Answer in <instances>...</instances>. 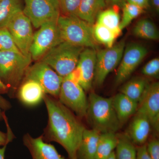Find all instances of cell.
Returning <instances> with one entry per match:
<instances>
[{
	"instance_id": "41",
	"label": "cell",
	"mask_w": 159,
	"mask_h": 159,
	"mask_svg": "<svg viewBox=\"0 0 159 159\" xmlns=\"http://www.w3.org/2000/svg\"><path fill=\"white\" fill-rule=\"evenodd\" d=\"M106 159H116V155H115V151H114Z\"/></svg>"
},
{
	"instance_id": "9",
	"label": "cell",
	"mask_w": 159,
	"mask_h": 159,
	"mask_svg": "<svg viewBox=\"0 0 159 159\" xmlns=\"http://www.w3.org/2000/svg\"><path fill=\"white\" fill-rule=\"evenodd\" d=\"M25 3L23 12L36 29L48 22L58 20L61 15L58 0H25Z\"/></svg>"
},
{
	"instance_id": "10",
	"label": "cell",
	"mask_w": 159,
	"mask_h": 159,
	"mask_svg": "<svg viewBox=\"0 0 159 159\" xmlns=\"http://www.w3.org/2000/svg\"><path fill=\"white\" fill-rule=\"evenodd\" d=\"M63 78L45 63L39 61L29 67L24 80L32 79L37 81L46 94L58 98Z\"/></svg>"
},
{
	"instance_id": "42",
	"label": "cell",
	"mask_w": 159,
	"mask_h": 159,
	"mask_svg": "<svg viewBox=\"0 0 159 159\" xmlns=\"http://www.w3.org/2000/svg\"><path fill=\"white\" fill-rule=\"evenodd\" d=\"M2 0H0V2H1V1H2Z\"/></svg>"
},
{
	"instance_id": "25",
	"label": "cell",
	"mask_w": 159,
	"mask_h": 159,
	"mask_svg": "<svg viewBox=\"0 0 159 159\" xmlns=\"http://www.w3.org/2000/svg\"><path fill=\"white\" fill-rule=\"evenodd\" d=\"M22 10L21 0H2L0 2V28L6 27L11 18Z\"/></svg>"
},
{
	"instance_id": "12",
	"label": "cell",
	"mask_w": 159,
	"mask_h": 159,
	"mask_svg": "<svg viewBox=\"0 0 159 159\" xmlns=\"http://www.w3.org/2000/svg\"><path fill=\"white\" fill-rule=\"evenodd\" d=\"M148 53L147 49L140 44L131 43L125 46L117 70L116 84L119 85L128 80Z\"/></svg>"
},
{
	"instance_id": "15",
	"label": "cell",
	"mask_w": 159,
	"mask_h": 159,
	"mask_svg": "<svg viewBox=\"0 0 159 159\" xmlns=\"http://www.w3.org/2000/svg\"><path fill=\"white\" fill-rule=\"evenodd\" d=\"M97 50L85 48L80 54L77 66L80 72L79 84L85 92L90 90L93 84Z\"/></svg>"
},
{
	"instance_id": "17",
	"label": "cell",
	"mask_w": 159,
	"mask_h": 159,
	"mask_svg": "<svg viewBox=\"0 0 159 159\" xmlns=\"http://www.w3.org/2000/svg\"><path fill=\"white\" fill-rule=\"evenodd\" d=\"M18 87L17 97L22 103L28 106H34L43 99L46 93L37 81L32 79L23 80Z\"/></svg>"
},
{
	"instance_id": "39",
	"label": "cell",
	"mask_w": 159,
	"mask_h": 159,
	"mask_svg": "<svg viewBox=\"0 0 159 159\" xmlns=\"http://www.w3.org/2000/svg\"><path fill=\"white\" fill-rule=\"evenodd\" d=\"M9 92V89L1 80L0 78V94L7 93Z\"/></svg>"
},
{
	"instance_id": "34",
	"label": "cell",
	"mask_w": 159,
	"mask_h": 159,
	"mask_svg": "<svg viewBox=\"0 0 159 159\" xmlns=\"http://www.w3.org/2000/svg\"><path fill=\"white\" fill-rule=\"evenodd\" d=\"M10 102L0 94V121H2L6 117L5 112L11 108Z\"/></svg>"
},
{
	"instance_id": "28",
	"label": "cell",
	"mask_w": 159,
	"mask_h": 159,
	"mask_svg": "<svg viewBox=\"0 0 159 159\" xmlns=\"http://www.w3.org/2000/svg\"><path fill=\"white\" fill-rule=\"evenodd\" d=\"M122 18L119 25L122 31L144 11V9L142 8L125 2L122 5Z\"/></svg>"
},
{
	"instance_id": "31",
	"label": "cell",
	"mask_w": 159,
	"mask_h": 159,
	"mask_svg": "<svg viewBox=\"0 0 159 159\" xmlns=\"http://www.w3.org/2000/svg\"><path fill=\"white\" fill-rule=\"evenodd\" d=\"M142 73L143 75L146 77L158 78L159 57H155L148 61L142 68Z\"/></svg>"
},
{
	"instance_id": "7",
	"label": "cell",
	"mask_w": 159,
	"mask_h": 159,
	"mask_svg": "<svg viewBox=\"0 0 159 159\" xmlns=\"http://www.w3.org/2000/svg\"><path fill=\"white\" fill-rule=\"evenodd\" d=\"M125 47V39L121 40L111 48L97 51V60L93 84L101 87L110 73L119 65Z\"/></svg>"
},
{
	"instance_id": "18",
	"label": "cell",
	"mask_w": 159,
	"mask_h": 159,
	"mask_svg": "<svg viewBox=\"0 0 159 159\" xmlns=\"http://www.w3.org/2000/svg\"><path fill=\"white\" fill-rule=\"evenodd\" d=\"M100 134L93 129H84L76 153L77 159H95Z\"/></svg>"
},
{
	"instance_id": "35",
	"label": "cell",
	"mask_w": 159,
	"mask_h": 159,
	"mask_svg": "<svg viewBox=\"0 0 159 159\" xmlns=\"http://www.w3.org/2000/svg\"><path fill=\"white\" fill-rule=\"evenodd\" d=\"M136 159H152L147 152L146 144L140 146H136Z\"/></svg>"
},
{
	"instance_id": "22",
	"label": "cell",
	"mask_w": 159,
	"mask_h": 159,
	"mask_svg": "<svg viewBox=\"0 0 159 159\" xmlns=\"http://www.w3.org/2000/svg\"><path fill=\"white\" fill-rule=\"evenodd\" d=\"M118 143L116 133L100 134L95 159H106L115 151Z\"/></svg>"
},
{
	"instance_id": "3",
	"label": "cell",
	"mask_w": 159,
	"mask_h": 159,
	"mask_svg": "<svg viewBox=\"0 0 159 159\" xmlns=\"http://www.w3.org/2000/svg\"><path fill=\"white\" fill-rule=\"evenodd\" d=\"M63 41L97 50L98 46L94 37L93 25L77 16L61 15L57 20Z\"/></svg>"
},
{
	"instance_id": "21",
	"label": "cell",
	"mask_w": 159,
	"mask_h": 159,
	"mask_svg": "<svg viewBox=\"0 0 159 159\" xmlns=\"http://www.w3.org/2000/svg\"><path fill=\"white\" fill-rule=\"evenodd\" d=\"M144 77H136L125 83L120 89V93L134 101L139 102L149 84Z\"/></svg>"
},
{
	"instance_id": "38",
	"label": "cell",
	"mask_w": 159,
	"mask_h": 159,
	"mask_svg": "<svg viewBox=\"0 0 159 159\" xmlns=\"http://www.w3.org/2000/svg\"><path fill=\"white\" fill-rule=\"evenodd\" d=\"M106 3L107 4L114 6H118V5H122L123 3L125 2V0H105Z\"/></svg>"
},
{
	"instance_id": "26",
	"label": "cell",
	"mask_w": 159,
	"mask_h": 159,
	"mask_svg": "<svg viewBox=\"0 0 159 159\" xmlns=\"http://www.w3.org/2000/svg\"><path fill=\"white\" fill-rule=\"evenodd\" d=\"M121 18L120 14L115 8H109L100 11L97 16L96 23L100 24L113 30L118 34H121L119 28Z\"/></svg>"
},
{
	"instance_id": "36",
	"label": "cell",
	"mask_w": 159,
	"mask_h": 159,
	"mask_svg": "<svg viewBox=\"0 0 159 159\" xmlns=\"http://www.w3.org/2000/svg\"><path fill=\"white\" fill-rule=\"evenodd\" d=\"M125 2L140 7L143 9H148L150 6L149 0H125Z\"/></svg>"
},
{
	"instance_id": "5",
	"label": "cell",
	"mask_w": 159,
	"mask_h": 159,
	"mask_svg": "<svg viewBox=\"0 0 159 159\" xmlns=\"http://www.w3.org/2000/svg\"><path fill=\"white\" fill-rule=\"evenodd\" d=\"M32 61L31 55L25 56L14 51H0V78L10 89L18 88Z\"/></svg>"
},
{
	"instance_id": "16",
	"label": "cell",
	"mask_w": 159,
	"mask_h": 159,
	"mask_svg": "<svg viewBox=\"0 0 159 159\" xmlns=\"http://www.w3.org/2000/svg\"><path fill=\"white\" fill-rule=\"evenodd\" d=\"M152 129L148 118L136 112L134 115L125 134L136 146H140L147 143Z\"/></svg>"
},
{
	"instance_id": "43",
	"label": "cell",
	"mask_w": 159,
	"mask_h": 159,
	"mask_svg": "<svg viewBox=\"0 0 159 159\" xmlns=\"http://www.w3.org/2000/svg\"></svg>"
},
{
	"instance_id": "4",
	"label": "cell",
	"mask_w": 159,
	"mask_h": 159,
	"mask_svg": "<svg viewBox=\"0 0 159 159\" xmlns=\"http://www.w3.org/2000/svg\"><path fill=\"white\" fill-rule=\"evenodd\" d=\"M85 48L63 41L49 51L40 60L65 77L76 68Z\"/></svg>"
},
{
	"instance_id": "6",
	"label": "cell",
	"mask_w": 159,
	"mask_h": 159,
	"mask_svg": "<svg viewBox=\"0 0 159 159\" xmlns=\"http://www.w3.org/2000/svg\"><path fill=\"white\" fill-rule=\"evenodd\" d=\"M57 99L78 118L86 116L88 100L85 91L79 83L69 75L64 77Z\"/></svg>"
},
{
	"instance_id": "14",
	"label": "cell",
	"mask_w": 159,
	"mask_h": 159,
	"mask_svg": "<svg viewBox=\"0 0 159 159\" xmlns=\"http://www.w3.org/2000/svg\"><path fill=\"white\" fill-rule=\"evenodd\" d=\"M24 145L29 149L32 159H66L52 144L45 142L43 136L33 138L26 134L23 138Z\"/></svg>"
},
{
	"instance_id": "37",
	"label": "cell",
	"mask_w": 159,
	"mask_h": 159,
	"mask_svg": "<svg viewBox=\"0 0 159 159\" xmlns=\"http://www.w3.org/2000/svg\"><path fill=\"white\" fill-rule=\"evenodd\" d=\"M149 5H151L157 13L159 12V0H149Z\"/></svg>"
},
{
	"instance_id": "24",
	"label": "cell",
	"mask_w": 159,
	"mask_h": 159,
	"mask_svg": "<svg viewBox=\"0 0 159 159\" xmlns=\"http://www.w3.org/2000/svg\"><path fill=\"white\" fill-rule=\"evenodd\" d=\"M118 143L115 151L116 159H136V146L126 134H117Z\"/></svg>"
},
{
	"instance_id": "30",
	"label": "cell",
	"mask_w": 159,
	"mask_h": 159,
	"mask_svg": "<svg viewBox=\"0 0 159 159\" xmlns=\"http://www.w3.org/2000/svg\"><path fill=\"white\" fill-rule=\"evenodd\" d=\"M58 2L62 15L77 16L81 0H58Z\"/></svg>"
},
{
	"instance_id": "19",
	"label": "cell",
	"mask_w": 159,
	"mask_h": 159,
	"mask_svg": "<svg viewBox=\"0 0 159 159\" xmlns=\"http://www.w3.org/2000/svg\"><path fill=\"white\" fill-rule=\"evenodd\" d=\"M113 105L121 124L136 113L138 102L119 93L112 97Z\"/></svg>"
},
{
	"instance_id": "8",
	"label": "cell",
	"mask_w": 159,
	"mask_h": 159,
	"mask_svg": "<svg viewBox=\"0 0 159 159\" xmlns=\"http://www.w3.org/2000/svg\"><path fill=\"white\" fill-rule=\"evenodd\" d=\"M62 42L57 21L45 23L34 33L30 49L32 60H40L49 51Z\"/></svg>"
},
{
	"instance_id": "27",
	"label": "cell",
	"mask_w": 159,
	"mask_h": 159,
	"mask_svg": "<svg viewBox=\"0 0 159 159\" xmlns=\"http://www.w3.org/2000/svg\"><path fill=\"white\" fill-rule=\"evenodd\" d=\"M94 37L97 43H100L107 48H111L115 44L116 40L120 34L98 23L93 25Z\"/></svg>"
},
{
	"instance_id": "1",
	"label": "cell",
	"mask_w": 159,
	"mask_h": 159,
	"mask_svg": "<svg viewBox=\"0 0 159 159\" xmlns=\"http://www.w3.org/2000/svg\"><path fill=\"white\" fill-rule=\"evenodd\" d=\"M44 101L48 121L43 135L47 142H54L63 147L69 159H77L76 153L81 139L84 125L73 111L57 98L46 94Z\"/></svg>"
},
{
	"instance_id": "40",
	"label": "cell",
	"mask_w": 159,
	"mask_h": 159,
	"mask_svg": "<svg viewBox=\"0 0 159 159\" xmlns=\"http://www.w3.org/2000/svg\"><path fill=\"white\" fill-rule=\"evenodd\" d=\"M7 145H4L0 148V159H5V152Z\"/></svg>"
},
{
	"instance_id": "23",
	"label": "cell",
	"mask_w": 159,
	"mask_h": 159,
	"mask_svg": "<svg viewBox=\"0 0 159 159\" xmlns=\"http://www.w3.org/2000/svg\"><path fill=\"white\" fill-rule=\"evenodd\" d=\"M135 36L149 40L159 39V32L156 25L148 19H142L137 22L133 30Z\"/></svg>"
},
{
	"instance_id": "20",
	"label": "cell",
	"mask_w": 159,
	"mask_h": 159,
	"mask_svg": "<svg viewBox=\"0 0 159 159\" xmlns=\"http://www.w3.org/2000/svg\"><path fill=\"white\" fill-rule=\"evenodd\" d=\"M106 6L105 0H81L77 16L93 25L97 16Z\"/></svg>"
},
{
	"instance_id": "32",
	"label": "cell",
	"mask_w": 159,
	"mask_h": 159,
	"mask_svg": "<svg viewBox=\"0 0 159 159\" xmlns=\"http://www.w3.org/2000/svg\"><path fill=\"white\" fill-rule=\"evenodd\" d=\"M146 149L149 156L152 159H159V141L155 136L146 143Z\"/></svg>"
},
{
	"instance_id": "13",
	"label": "cell",
	"mask_w": 159,
	"mask_h": 159,
	"mask_svg": "<svg viewBox=\"0 0 159 159\" xmlns=\"http://www.w3.org/2000/svg\"><path fill=\"white\" fill-rule=\"evenodd\" d=\"M136 112L145 116L155 133L159 132V82L149 84L138 102Z\"/></svg>"
},
{
	"instance_id": "11",
	"label": "cell",
	"mask_w": 159,
	"mask_h": 159,
	"mask_svg": "<svg viewBox=\"0 0 159 159\" xmlns=\"http://www.w3.org/2000/svg\"><path fill=\"white\" fill-rule=\"evenodd\" d=\"M32 26L22 10L15 15L6 27L18 49L25 56L31 55L30 49L34 36Z\"/></svg>"
},
{
	"instance_id": "33",
	"label": "cell",
	"mask_w": 159,
	"mask_h": 159,
	"mask_svg": "<svg viewBox=\"0 0 159 159\" xmlns=\"http://www.w3.org/2000/svg\"><path fill=\"white\" fill-rule=\"evenodd\" d=\"M4 120L6 121L7 125L8 131L7 133H4L0 130V146H2L8 145L14 138V135L8 124L7 118H5Z\"/></svg>"
},
{
	"instance_id": "29",
	"label": "cell",
	"mask_w": 159,
	"mask_h": 159,
	"mask_svg": "<svg viewBox=\"0 0 159 159\" xmlns=\"http://www.w3.org/2000/svg\"><path fill=\"white\" fill-rule=\"evenodd\" d=\"M0 51H14L21 53L6 27L0 28Z\"/></svg>"
},
{
	"instance_id": "2",
	"label": "cell",
	"mask_w": 159,
	"mask_h": 159,
	"mask_svg": "<svg viewBox=\"0 0 159 159\" xmlns=\"http://www.w3.org/2000/svg\"><path fill=\"white\" fill-rule=\"evenodd\" d=\"M86 117L93 129L100 134L116 133L121 128L112 102V97L105 98L92 92L89 96Z\"/></svg>"
}]
</instances>
